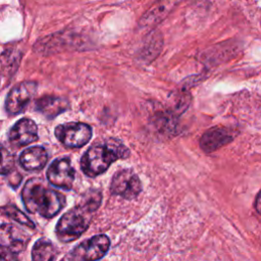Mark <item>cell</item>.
<instances>
[{
  "mask_svg": "<svg viewBox=\"0 0 261 261\" xmlns=\"http://www.w3.org/2000/svg\"><path fill=\"white\" fill-rule=\"evenodd\" d=\"M101 202V194L91 191L75 207L61 216L56 225V236L62 243H68L77 239L88 228L92 214L98 209Z\"/></svg>",
  "mask_w": 261,
  "mask_h": 261,
  "instance_id": "1",
  "label": "cell"
},
{
  "mask_svg": "<svg viewBox=\"0 0 261 261\" xmlns=\"http://www.w3.org/2000/svg\"><path fill=\"white\" fill-rule=\"evenodd\" d=\"M21 198L28 211L39 213L45 218L54 217L65 204L61 193L47 188L39 178H31L25 182Z\"/></svg>",
  "mask_w": 261,
  "mask_h": 261,
  "instance_id": "2",
  "label": "cell"
},
{
  "mask_svg": "<svg viewBox=\"0 0 261 261\" xmlns=\"http://www.w3.org/2000/svg\"><path fill=\"white\" fill-rule=\"evenodd\" d=\"M128 149L117 140H110L105 145L89 148L81 159V168L88 176H97L108 169L110 164L117 160L126 158Z\"/></svg>",
  "mask_w": 261,
  "mask_h": 261,
  "instance_id": "3",
  "label": "cell"
},
{
  "mask_svg": "<svg viewBox=\"0 0 261 261\" xmlns=\"http://www.w3.org/2000/svg\"><path fill=\"white\" fill-rule=\"evenodd\" d=\"M55 136L65 147L80 148L90 141L92 128L87 123L68 122L59 124L55 128Z\"/></svg>",
  "mask_w": 261,
  "mask_h": 261,
  "instance_id": "4",
  "label": "cell"
},
{
  "mask_svg": "<svg viewBox=\"0 0 261 261\" xmlns=\"http://www.w3.org/2000/svg\"><path fill=\"white\" fill-rule=\"evenodd\" d=\"M110 247V240L105 234L94 236L82 242L64 259L98 260L106 255Z\"/></svg>",
  "mask_w": 261,
  "mask_h": 261,
  "instance_id": "5",
  "label": "cell"
},
{
  "mask_svg": "<svg viewBox=\"0 0 261 261\" xmlns=\"http://www.w3.org/2000/svg\"><path fill=\"white\" fill-rule=\"evenodd\" d=\"M25 234L17 227L3 223L0 228V245H1V257L3 259H15L27 244Z\"/></svg>",
  "mask_w": 261,
  "mask_h": 261,
  "instance_id": "6",
  "label": "cell"
},
{
  "mask_svg": "<svg viewBox=\"0 0 261 261\" xmlns=\"http://www.w3.org/2000/svg\"><path fill=\"white\" fill-rule=\"evenodd\" d=\"M142 191V184L139 176L130 169L117 171L111 180L110 192L124 199H133Z\"/></svg>",
  "mask_w": 261,
  "mask_h": 261,
  "instance_id": "7",
  "label": "cell"
},
{
  "mask_svg": "<svg viewBox=\"0 0 261 261\" xmlns=\"http://www.w3.org/2000/svg\"><path fill=\"white\" fill-rule=\"evenodd\" d=\"M37 91L35 82H21L14 86L7 95L5 108L9 114H17L21 112L29 104Z\"/></svg>",
  "mask_w": 261,
  "mask_h": 261,
  "instance_id": "8",
  "label": "cell"
},
{
  "mask_svg": "<svg viewBox=\"0 0 261 261\" xmlns=\"http://www.w3.org/2000/svg\"><path fill=\"white\" fill-rule=\"evenodd\" d=\"M47 178L54 187L65 190L71 189L74 180V169L69 159L60 158L54 160L47 170Z\"/></svg>",
  "mask_w": 261,
  "mask_h": 261,
  "instance_id": "9",
  "label": "cell"
},
{
  "mask_svg": "<svg viewBox=\"0 0 261 261\" xmlns=\"http://www.w3.org/2000/svg\"><path fill=\"white\" fill-rule=\"evenodd\" d=\"M38 140V127L30 118L19 119L9 130V141L17 146L23 147Z\"/></svg>",
  "mask_w": 261,
  "mask_h": 261,
  "instance_id": "10",
  "label": "cell"
},
{
  "mask_svg": "<svg viewBox=\"0 0 261 261\" xmlns=\"http://www.w3.org/2000/svg\"><path fill=\"white\" fill-rule=\"evenodd\" d=\"M175 0H156L139 20L142 28H153L163 20L175 5Z\"/></svg>",
  "mask_w": 261,
  "mask_h": 261,
  "instance_id": "11",
  "label": "cell"
},
{
  "mask_svg": "<svg viewBox=\"0 0 261 261\" xmlns=\"http://www.w3.org/2000/svg\"><path fill=\"white\" fill-rule=\"evenodd\" d=\"M232 140V135L223 127H213L207 130L200 140V146L206 153H211Z\"/></svg>",
  "mask_w": 261,
  "mask_h": 261,
  "instance_id": "12",
  "label": "cell"
},
{
  "mask_svg": "<svg viewBox=\"0 0 261 261\" xmlns=\"http://www.w3.org/2000/svg\"><path fill=\"white\" fill-rule=\"evenodd\" d=\"M68 107L67 99L59 96H44L36 101V109L50 119L64 112Z\"/></svg>",
  "mask_w": 261,
  "mask_h": 261,
  "instance_id": "13",
  "label": "cell"
},
{
  "mask_svg": "<svg viewBox=\"0 0 261 261\" xmlns=\"http://www.w3.org/2000/svg\"><path fill=\"white\" fill-rule=\"evenodd\" d=\"M48 161L47 151L41 146L25 149L19 156L20 165L29 171L41 170Z\"/></svg>",
  "mask_w": 261,
  "mask_h": 261,
  "instance_id": "14",
  "label": "cell"
},
{
  "mask_svg": "<svg viewBox=\"0 0 261 261\" xmlns=\"http://www.w3.org/2000/svg\"><path fill=\"white\" fill-rule=\"evenodd\" d=\"M56 254L57 252L55 247L46 239L38 240L32 250V258L36 261L54 260L56 258Z\"/></svg>",
  "mask_w": 261,
  "mask_h": 261,
  "instance_id": "15",
  "label": "cell"
},
{
  "mask_svg": "<svg viewBox=\"0 0 261 261\" xmlns=\"http://www.w3.org/2000/svg\"><path fill=\"white\" fill-rule=\"evenodd\" d=\"M2 213L5 214L6 216H8L9 218L15 220L19 224L25 225V226H28L30 228H35V224L33 223V221L22 211H20L14 205L7 204V205L3 206L2 207Z\"/></svg>",
  "mask_w": 261,
  "mask_h": 261,
  "instance_id": "16",
  "label": "cell"
},
{
  "mask_svg": "<svg viewBox=\"0 0 261 261\" xmlns=\"http://www.w3.org/2000/svg\"><path fill=\"white\" fill-rule=\"evenodd\" d=\"M13 167H14V160L12 155L9 152H7V150L4 147H2V163H1L2 175L10 173Z\"/></svg>",
  "mask_w": 261,
  "mask_h": 261,
  "instance_id": "17",
  "label": "cell"
},
{
  "mask_svg": "<svg viewBox=\"0 0 261 261\" xmlns=\"http://www.w3.org/2000/svg\"><path fill=\"white\" fill-rule=\"evenodd\" d=\"M255 208H256L257 212H258L259 214H261V191H260L259 194L257 195L256 202H255Z\"/></svg>",
  "mask_w": 261,
  "mask_h": 261,
  "instance_id": "18",
  "label": "cell"
}]
</instances>
